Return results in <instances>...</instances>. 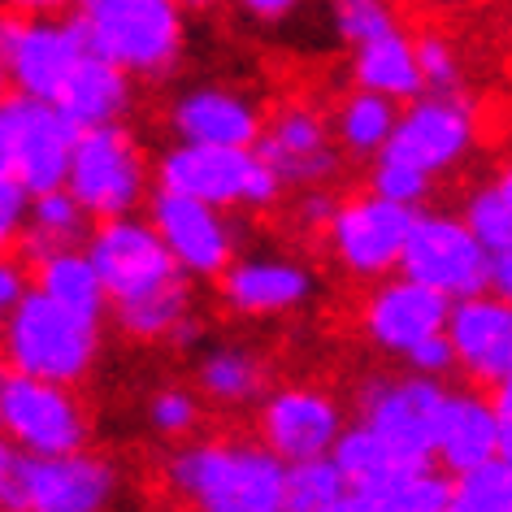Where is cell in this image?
I'll return each mask as SVG.
<instances>
[{
  "mask_svg": "<svg viewBox=\"0 0 512 512\" xmlns=\"http://www.w3.org/2000/svg\"><path fill=\"white\" fill-rule=\"evenodd\" d=\"M283 460L265 443H191L165 465V486L200 512H283Z\"/></svg>",
  "mask_w": 512,
  "mask_h": 512,
  "instance_id": "6da1fadb",
  "label": "cell"
},
{
  "mask_svg": "<svg viewBox=\"0 0 512 512\" xmlns=\"http://www.w3.org/2000/svg\"><path fill=\"white\" fill-rule=\"evenodd\" d=\"M100 352V322L61 309L44 291L27 287L0 317V361L9 374H27L61 387H79Z\"/></svg>",
  "mask_w": 512,
  "mask_h": 512,
  "instance_id": "7a4b0ae2",
  "label": "cell"
},
{
  "mask_svg": "<svg viewBox=\"0 0 512 512\" xmlns=\"http://www.w3.org/2000/svg\"><path fill=\"white\" fill-rule=\"evenodd\" d=\"M87 53L131 79H161L183 57V9L174 0H74Z\"/></svg>",
  "mask_w": 512,
  "mask_h": 512,
  "instance_id": "3957f363",
  "label": "cell"
},
{
  "mask_svg": "<svg viewBox=\"0 0 512 512\" xmlns=\"http://www.w3.org/2000/svg\"><path fill=\"white\" fill-rule=\"evenodd\" d=\"M161 191H178V196L204 200L213 209H270L283 196V183L274 170L256 157V148H222V144H187L178 139L157 165Z\"/></svg>",
  "mask_w": 512,
  "mask_h": 512,
  "instance_id": "277c9868",
  "label": "cell"
},
{
  "mask_svg": "<svg viewBox=\"0 0 512 512\" xmlns=\"http://www.w3.org/2000/svg\"><path fill=\"white\" fill-rule=\"evenodd\" d=\"M66 191L83 204V213L92 222L135 213L148 196V165L135 135L122 131V122L79 131L66 170Z\"/></svg>",
  "mask_w": 512,
  "mask_h": 512,
  "instance_id": "5b68a950",
  "label": "cell"
},
{
  "mask_svg": "<svg viewBox=\"0 0 512 512\" xmlns=\"http://www.w3.org/2000/svg\"><path fill=\"white\" fill-rule=\"evenodd\" d=\"M118 469L113 460L74 447V452L27 456L18 452L14 482H9L5 508L18 512H100L118 495Z\"/></svg>",
  "mask_w": 512,
  "mask_h": 512,
  "instance_id": "8992f818",
  "label": "cell"
},
{
  "mask_svg": "<svg viewBox=\"0 0 512 512\" xmlns=\"http://www.w3.org/2000/svg\"><path fill=\"white\" fill-rule=\"evenodd\" d=\"M0 434L27 456H53L87 447V408L70 387L27 374H5L0 387Z\"/></svg>",
  "mask_w": 512,
  "mask_h": 512,
  "instance_id": "52a82bcc",
  "label": "cell"
},
{
  "mask_svg": "<svg viewBox=\"0 0 512 512\" xmlns=\"http://www.w3.org/2000/svg\"><path fill=\"white\" fill-rule=\"evenodd\" d=\"M87 53L79 22L61 14H0V61L5 79L27 100H53L70 66Z\"/></svg>",
  "mask_w": 512,
  "mask_h": 512,
  "instance_id": "ba28073f",
  "label": "cell"
},
{
  "mask_svg": "<svg viewBox=\"0 0 512 512\" xmlns=\"http://www.w3.org/2000/svg\"><path fill=\"white\" fill-rule=\"evenodd\" d=\"M473 144H478V109L460 92H421L395 118V131L378 152H395L421 174L439 178L456 170Z\"/></svg>",
  "mask_w": 512,
  "mask_h": 512,
  "instance_id": "9c48e42d",
  "label": "cell"
},
{
  "mask_svg": "<svg viewBox=\"0 0 512 512\" xmlns=\"http://www.w3.org/2000/svg\"><path fill=\"white\" fill-rule=\"evenodd\" d=\"M395 270L447 300H460L473 291H486V248L469 235L460 217L413 213Z\"/></svg>",
  "mask_w": 512,
  "mask_h": 512,
  "instance_id": "30bf717a",
  "label": "cell"
},
{
  "mask_svg": "<svg viewBox=\"0 0 512 512\" xmlns=\"http://www.w3.org/2000/svg\"><path fill=\"white\" fill-rule=\"evenodd\" d=\"M443 404V378L408 374L374 378L361 391V421L404 465H434V413Z\"/></svg>",
  "mask_w": 512,
  "mask_h": 512,
  "instance_id": "8fae6325",
  "label": "cell"
},
{
  "mask_svg": "<svg viewBox=\"0 0 512 512\" xmlns=\"http://www.w3.org/2000/svg\"><path fill=\"white\" fill-rule=\"evenodd\" d=\"M83 252L92 256L100 283H105V296L113 304L135 300L152 287L170 283L174 274H183L174 265V256L165 252V243L157 230H152V222H139L131 213L100 217L96 230H87Z\"/></svg>",
  "mask_w": 512,
  "mask_h": 512,
  "instance_id": "7c38bea8",
  "label": "cell"
},
{
  "mask_svg": "<svg viewBox=\"0 0 512 512\" xmlns=\"http://www.w3.org/2000/svg\"><path fill=\"white\" fill-rule=\"evenodd\" d=\"M413 213L417 209L395 204L378 191L343 200L326 222L330 252L352 278H387L400 265V248L408 226H413Z\"/></svg>",
  "mask_w": 512,
  "mask_h": 512,
  "instance_id": "4fadbf2b",
  "label": "cell"
},
{
  "mask_svg": "<svg viewBox=\"0 0 512 512\" xmlns=\"http://www.w3.org/2000/svg\"><path fill=\"white\" fill-rule=\"evenodd\" d=\"M443 335L452 343L456 369L478 387H504L512 378V309L495 291H473L447 304Z\"/></svg>",
  "mask_w": 512,
  "mask_h": 512,
  "instance_id": "5bb4252c",
  "label": "cell"
},
{
  "mask_svg": "<svg viewBox=\"0 0 512 512\" xmlns=\"http://www.w3.org/2000/svg\"><path fill=\"white\" fill-rule=\"evenodd\" d=\"M256 157L274 170V178L287 187H322L339 174V148L326 118L313 105H283L270 122H261L256 135Z\"/></svg>",
  "mask_w": 512,
  "mask_h": 512,
  "instance_id": "9a60e30c",
  "label": "cell"
},
{
  "mask_svg": "<svg viewBox=\"0 0 512 512\" xmlns=\"http://www.w3.org/2000/svg\"><path fill=\"white\" fill-rule=\"evenodd\" d=\"M148 222L187 278H217L230 265L235 239H230L222 209H213V204L178 196V191H157Z\"/></svg>",
  "mask_w": 512,
  "mask_h": 512,
  "instance_id": "2e32d148",
  "label": "cell"
},
{
  "mask_svg": "<svg viewBox=\"0 0 512 512\" xmlns=\"http://www.w3.org/2000/svg\"><path fill=\"white\" fill-rule=\"evenodd\" d=\"M9 113H14V144H9V170H14V178L31 196L48 187H66L79 126L53 100L14 96L9 100Z\"/></svg>",
  "mask_w": 512,
  "mask_h": 512,
  "instance_id": "e0dca14e",
  "label": "cell"
},
{
  "mask_svg": "<svg viewBox=\"0 0 512 512\" xmlns=\"http://www.w3.org/2000/svg\"><path fill=\"white\" fill-rule=\"evenodd\" d=\"M343 430V413L317 387H283L261 404V443L291 465V460L330 456Z\"/></svg>",
  "mask_w": 512,
  "mask_h": 512,
  "instance_id": "ac0fdd59",
  "label": "cell"
},
{
  "mask_svg": "<svg viewBox=\"0 0 512 512\" xmlns=\"http://www.w3.org/2000/svg\"><path fill=\"white\" fill-rule=\"evenodd\" d=\"M447 296L439 291L413 283V278H391L382 283L374 296L365 300V335L378 343L382 352L404 356L413 343H421L426 335H439L447 322Z\"/></svg>",
  "mask_w": 512,
  "mask_h": 512,
  "instance_id": "d6986e66",
  "label": "cell"
},
{
  "mask_svg": "<svg viewBox=\"0 0 512 512\" xmlns=\"http://www.w3.org/2000/svg\"><path fill=\"white\" fill-rule=\"evenodd\" d=\"M217 278H222V300L243 317L296 313L313 296V274L300 261H283V256L230 261Z\"/></svg>",
  "mask_w": 512,
  "mask_h": 512,
  "instance_id": "ffe728a7",
  "label": "cell"
},
{
  "mask_svg": "<svg viewBox=\"0 0 512 512\" xmlns=\"http://www.w3.org/2000/svg\"><path fill=\"white\" fill-rule=\"evenodd\" d=\"M261 109L230 87H196L183 92L170 109V126L187 144H222V148H252L261 135Z\"/></svg>",
  "mask_w": 512,
  "mask_h": 512,
  "instance_id": "44dd1931",
  "label": "cell"
},
{
  "mask_svg": "<svg viewBox=\"0 0 512 512\" xmlns=\"http://www.w3.org/2000/svg\"><path fill=\"white\" fill-rule=\"evenodd\" d=\"M486 456H504L491 400L478 391H443V404L434 413V460L447 473H460Z\"/></svg>",
  "mask_w": 512,
  "mask_h": 512,
  "instance_id": "7402d4cb",
  "label": "cell"
},
{
  "mask_svg": "<svg viewBox=\"0 0 512 512\" xmlns=\"http://www.w3.org/2000/svg\"><path fill=\"white\" fill-rule=\"evenodd\" d=\"M53 105L66 113V118L87 131V126H105V122H122L126 109H131V74L113 61L83 53L70 66V74L61 79Z\"/></svg>",
  "mask_w": 512,
  "mask_h": 512,
  "instance_id": "603a6c76",
  "label": "cell"
},
{
  "mask_svg": "<svg viewBox=\"0 0 512 512\" xmlns=\"http://www.w3.org/2000/svg\"><path fill=\"white\" fill-rule=\"evenodd\" d=\"M447 504L452 478L434 465H400L343 495V512H447Z\"/></svg>",
  "mask_w": 512,
  "mask_h": 512,
  "instance_id": "cb8c5ba5",
  "label": "cell"
},
{
  "mask_svg": "<svg viewBox=\"0 0 512 512\" xmlns=\"http://www.w3.org/2000/svg\"><path fill=\"white\" fill-rule=\"evenodd\" d=\"M87 230H92V217L83 213V204L66 187H48L27 200V222H22L18 243H22V256L35 265L48 252L79 248L87 239Z\"/></svg>",
  "mask_w": 512,
  "mask_h": 512,
  "instance_id": "d4e9b609",
  "label": "cell"
},
{
  "mask_svg": "<svg viewBox=\"0 0 512 512\" xmlns=\"http://www.w3.org/2000/svg\"><path fill=\"white\" fill-rule=\"evenodd\" d=\"M35 291H44L48 300H57L61 309L79 313V317H92L100 322L109 309V296H105V283H100L92 256L79 248H61V252H48L44 261H35Z\"/></svg>",
  "mask_w": 512,
  "mask_h": 512,
  "instance_id": "484cf974",
  "label": "cell"
},
{
  "mask_svg": "<svg viewBox=\"0 0 512 512\" xmlns=\"http://www.w3.org/2000/svg\"><path fill=\"white\" fill-rule=\"evenodd\" d=\"M352 74H356V87L387 96V100H395V105L426 92V87H421V74H417L413 40H408L400 27L378 35V40H369V44H356Z\"/></svg>",
  "mask_w": 512,
  "mask_h": 512,
  "instance_id": "4316f807",
  "label": "cell"
},
{
  "mask_svg": "<svg viewBox=\"0 0 512 512\" xmlns=\"http://www.w3.org/2000/svg\"><path fill=\"white\" fill-rule=\"evenodd\" d=\"M200 395L222 408H243L265 395V361L252 348H213L196 369Z\"/></svg>",
  "mask_w": 512,
  "mask_h": 512,
  "instance_id": "83f0119b",
  "label": "cell"
},
{
  "mask_svg": "<svg viewBox=\"0 0 512 512\" xmlns=\"http://www.w3.org/2000/svg\"><path fill=\"white\" fill-rule=\"evenodd\" d=\"M187 317H191L187 274H174L170 283H161V287L144 291V296L118 304V326L135 339H170Z\"/></svg>",
  "mask_w": 512,
  "mask_h": 512,
  "instance_id": "f1b7e54d",
  "label": "cell"
},
{
  "mask_svg": "<svg viewBox=\"0 0 512 512\" xmlns=\"http://www.w3.org/2000/svg\"><path fill=\"white\" fill-rule=\"evenodd\" d=\"M395 118H400L395 100L378 96V92H365V87H356V92L339 105V122H335L339 148L352 152V157H374V152L391 139Z\"/></svg>",
  "mask_w": 512,
  "mask_h": 512,
  "instance_id": "f546056e",
  "label": "cell"
},
{
  "mask_svg": "<svg viewBox=\"0 0 512 512\" xmlns=\"http://www.w3.org/2000/svg\"><path fill=\"white\" fill-rule=\"evenodd\" d=\"M348 478L330 456L291 460L283 469V512H343Z\"/></svg>",
  "mask_w": 512,
  "mask_h": 512,
  "instance_id": "4dcf8cb0",
  "label": "cell"
},
{
  "mask_svg": "<svg viewBox=\"0 0 512 512\" xmlns=\"http://www.w3.org/2000/svg\"><path fill=\"white\" fill-rule=\"evenodd\" d=\"M512 508V460L486 456L478 465L452 473L447 512H508Z\"/></svg>",
  "mask_w": 512,
  "mask_h": 512,
  "instance_id": "1f68e13d",
  "label": "cell"
},
{
  "mask_svg": "<svg viewBox=\"0 0 512 512\" xmlns=\"http://www.w3.org/2000/svg\"><path fill=\"white\" fill-rule=\"evenodd\" d=\"M465 230L482 243L486 252H508L512 248V178L499 174L491 183H482L465 200Z\"/></svg>",
  "mask_w": 512,
  "mask_h": 512,
  "instance_id": "d6a6232c",
  "label": "cell"
},
{
  "mask_svg": "<svg viewBox=\"0 0 512 512\" xmlns=\"http://www.w3.org/2000/svg\"><path fill=\"white\" fill-rule=\"evenodd\" d=\"M430 187H434V178L421 174L417 165H408L404 157H395V152H374L369 191H378V196H387L395 204H408V209H417V204L430 196Z\"/></svg>",
  "mask_w": 512,
  "mask_h": 512,
  "instance_id": "836d02e7",
  "label": "cell"
},
{
  "mask_svg": "<svg viewBox=\"0 0 512 512\" xmlns=\"http://www.w3.org/2000/svg\"><path fill=\"white\" fill-rule=\"evenodd\" d=\"M335 31L343 44H369L378 35L395 31V9L391 0H335Z\"/></svg>",
  "mask_w": 512,
  "mask_h": 512,
  "instance_id": "e575fe53",
  "label": "cell"
},
{
  "mask_svg": "<svg viewBox=\"0 0 512 512\" xmlns=\"http://www.w3.org/2000/svg\"><path fill=\"white\" fill-rule=\"evenodd\" d=\"M413 57H417V74L426 92H460V57L443 35L413 40Z\"/></svg>",
  "mask_w": 512,
  "mask_h": 512,
  "instance_id": "d590c367",
  "label": "cell"
},
{
  "mask_svg": "<svg viewBox=\"0 0 512 512\" xmlns=\"http://www.w3.org/2000/svg\"><path fill=\"white\" fill-rule=\"evenodd\" d=\"M148 421H152V430L157 434H165V439H183V434L196 430L200 404H196V395L183 391V387H165V391L152 395Z\"/></svg>",
  "mask_w": 512,
  "mask_h": 512,
  "instance_id": "8d00e7d4",
  "label": "cell"
},
{
  "mask_svg": "<svg viewBox=\"0 0 512 512\" xmlns=\"http://www.w3.org/2000/svg\"><path fill=\"white\" fill-rule=\"evenodd\" d=\"M27 200L31 191L18 183L14 170L0 165V252H9L22 235V222H27Z\"/></svg>",
  "mask_w": 512,
  "mask_h": 512,
  "instance_id": "74e56055",
  "label": "cell"
},
{
  "mask_svg": "<svg viewBox=\"0 0 512 512\" xmlns=\"http://www.w3.org/2000/svg\"><path fill=\"white\" fill-rule=\"evenodd\" d=\"M404 361L413 365V374H426V378H447L456 369V356H452V343L439 330V335H426L421 343L404 352Z\"/></svg>",
  "mask_w": 512,
  "mask_h": 512,
  "instance_id": "f35d334b",
  "label": "cell"
},
{
  "mask_svg": "<svg viewBox=\"0 0 512 512\" xmlns=\"http://www.w3.org/2000/svg\"><path fill=\"white\" fill-rule=\"evenodd\" d=\"M335 196H326L322 187H304V200L296 204V217H300V226H309V230H326L330 222V213H335Z\"/></svg>",
  "mask_w": 512,
  "mask_h": 512,
  "instance_id": "ab89813d",
  "label": "cell"
},
{
  "mask_svg": "<svg viewBox=\"0 0 512 512\" xmlns=\"http://www.w3.org/2000/svg\"><path fill=\"white\" fill-rule=\"evenodd\" d=\"M495 400H491V413H495V434H499V452H512V387H491Z\"/></svg>",
  "mask_w": 512,
  "mask_h": 512,
  "instance_id": "60d3db41",
  "label": "cell"
},
{
  "mask_svg": "<svg viewBox=\"0 0 512 512\" xmlns=\"http://www.w3.org/2000/svg\"><path fill=\"white\" fill-rule=\"evenodd\" d=\"M239 14H248L256 22H283L300 9V0H235Z\"/></svg>",
  "mask_w": 512,
  "mask_h": 512,
  "instance_id": "b9f144b4",
  "label": "cell"
},
{
  "mask_svg": "<svg viewBox=\"0 0 512 512\" xmlns=\"http://www.w3.org/2000/svg\"><path fill=\"white\" fill-rule=\"evenodd\" d=\"M486 291L512 296V248L508 252H486Z\"/></svg>",
  "mask_w": 512,
  "mask_h": 512,
  "instance_id": "7bdbcfd3",
  "label": "cell"
},
{
  "mask_svg": "<svg viewBox=\"0 0 512 512\" xmlns=\"http://www.w3.org/2000/svg\"><path fill=\"white\" fill-rule=\"evenodd\" d=\"M14 14H31V18H40V14H66V9H74V0H5Z\"/></svg>",
  "mask_w": 512,
  "mask_h": 512,
  "instance_id": "ee69618b",
  "label": "cell"
},
{
  "mask_svg": "<svg viewBox=\"0 0 512 512\" xmlns=\"http://www.w3.org/2000/svg\"><path fill=\"white\" fill-rule=\"evenodd\" d=\"M14 465H18V447L0 434V508H5V495H9V482H14Z\"/></svg>",
  "mask_w": 512,
  "mask_h": 512,
  "instance_id": "f6af8a7d",
  "label": "cell"
},
{
  "mask_svg": "<svg viewBox=\"0 0 512 512\" xmlns=\"http://www.w3.org/2000/svg\"><path fill=\"white\" fill-rule=\"evenodd\" d=\"M9 144H14V113H9V100L0 96V165L9 170Z\"/></svg>",
  "mask_w": 512,
  "mask_h": 512,
  "instance_id": "bcb514c9",
  "label": "cell"
},
{
  "mask_svg": "<svg viewBox=\"0 0 512 512\" xmlns=\"http://www.w3.org/2000/svg\"><path fill=\"white\" fill-rule=\"evenodd\" d=\"M174 5H178V9H196V14H200V9H213L217 0H174Z\"/></svg>",
  "mask_w": 512,
  "mask_h": 512,
  "instance_id": "7dc6e473",
  "label": "cell"
},
{
  "mask_svg": "<svg viewBox=\"0 0 512 512\" xmlns=\"http://www.w3.org/2000/svg\"><path fill=\"white\" fill-rule=\"evenodd\" d=\"M5 87H9V79H5V61H0V96H5Z\"/></svg>",
  "mask_w": 512,
  "mask_h": 512,
  "instance_id": "c3c4849f",
  "label": "cell"
},
{
  "mask_svg": "<svg viewBox=\"0 0 512 512\" xmlns=\"http://www.w3.org/2000/svg\"><path fill=\"white\" fill-rule=\"evenodd\" d=\"M5 374H9V369H5V361H0V387H5Z\"/></svg>",
  "mask_w": 512,
  "mask_h": 512,
  "instance_id": "681fc988",
  "label": "cell"
},
{
  "mask_svg": "<svg viewBox=\"0 0 512 512\" xmlns=\"http://www.w3.org/2000/svg\"><path fill=\"white\" fill-rule=\"evenodd\" d=\"M326 5H335V0H326Z\"/></svg>",
  "mask_w": 512,
  "mask_h": 512,
  "instance_id": "f907efd6",
  "label": "cell"
},
{
  "mask_svg": "<svg viewBox=\"0 0 512 512\" xmlns=\"http://www.w3.org/2000/svg\"><path fill=\"white\" fill-rule=\"evenodd\" d=\"M0 317H5V309H0Z\"/></svg>",
  "mask_w": 512,
  "mask_h": 512,
  "instance_id": "816d5d0a",
  "label": "cell"
}]
</instances>
